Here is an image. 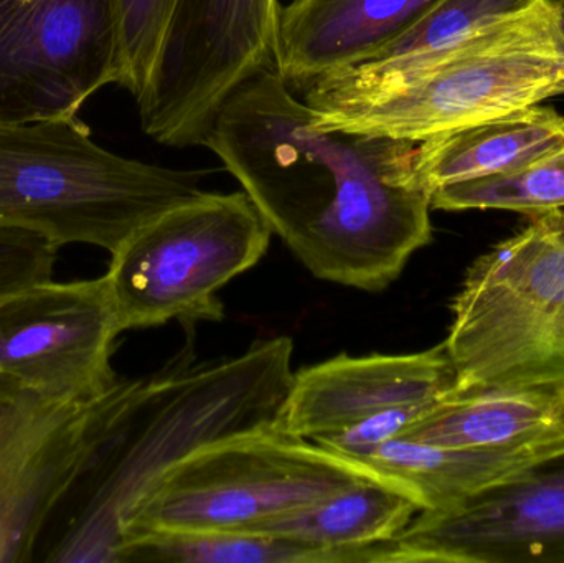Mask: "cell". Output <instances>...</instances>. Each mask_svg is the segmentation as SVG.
Here are the masks:
<instances>
[{"label": "cell", "mask_w": 564, "mask_h": 563, "mask_svg": "<svg viewBox=\"0 0 564 563\" xmlns=\"http://www.w3.org/2000/svg\"><path fill=\"white\" fill-rule=\"evenodd\" d=\"M456 387L444 344L414 354H340L294 372L274 425L314 442L381 410L433 405Z\"/></svg>", "instance_id": "7c38bea8"}, {"label": "cell", "mask_w": 564, "mask_h": 563, "mask_svg": "<svg viewBox=\"0 0 564 563\" xmlns=\"http://www.w3.org/2000/svg\"><path fill=\"white\" fill-rule=\"evenodd\" d=\"M205 175L115 154L78 116L0 124V224L56 248L112 255L155 215L200 194Z\"/></svg>", "instance_id": "277c9868"}, {"label": "cell", "mask_w": 564, "mask_h": 563, "mask_svg": "<svg viewBox=\"0 0 564 563\" xmlns=\"http://www.w3.org/2000/svg\"><path fill=\"white\" fill-rule=\"evenodd\" d=\"M421 511L420 499L406 485L380 475L247 532L281 535L317 548H365L393 541Z\"/></svg>", "instance_id": "2e32d148"}, {"label": "cell", "mask_w": 564, "mask_h": 563, "mask_svg": "<svg viewBox=\"0 0 564 563\" xmlns=\"http://www.w3.org/2000/svg\"><path fill=\"white\" fill-rule=\"evenodd\" d=\"M121 380L89 402L58 403L0 453V563L29 561L43 522L108 440Z\"/></svg>", "instance_id": "8fae6325"}, {"label": "cell", "mask_w": 564, "mask_h": 563, "mask_svg": "<svg viewBox=\"0 0 564 563\" xmlns=\"http://www.w3.org/2000/svg\"><path fill=\"white\" fill-rule=\"evenodd\" d=\"M271 238L247 192L202 191L172 205L111 255L105 277L119 327L224 320L218 293L260 263Z\"/></svg>", "instance_id": "52a82bcc"}, {"label": "cell", "mask_w": 564, "mask_h": 563, "mask_svg": "<svg viewBox=\"0 0 564 563\" xmlns=\"http://www.w3.org/2000/svg\"><path fill=\"white\" fill-rule=\"evenodd\" d=\"M106 277L33 284L0 303V376L59 402H89L118 382L121 334Z\"/></svg>", "instance_id": "9c48e42d"}, {"label": "cell", "mask_w": 564, "mask_h": 563, "mask_svg": "<svg viewBox=\"0 0 564 563\" xmlns=\"http://www.w3.org/2000/svg\"><path fill=\"white\" fill-rule=\"evenodd\" d=\"M175 0H118L122 88L135 99L148 86Z\"/></svg>", "instance_id": "44dd1931"}, {"label": "cell", "mask_w": 564, "mask_h": 563, "mask_svg": "<svg viewBox=\"0 0 564 563\" xmlns=\"http://www.w3.org/2000/svg\"><path fill=\"white\" fill-rule=\"evenodd\" d=\"M302 93L318 128L423 142L564 95V62L539 0L443 55L384 72L350 66Z\"/></svg>", "instance_id": "3957f363"}, {"label": "cell", "mask_w": 564, "mask_h": 563, "mask_svg": "<svg viewBox=\"0 0 564 563\" xmlns=\"http://www.w3.org/2000/svg\"><path fill=\"white\" fill-rule=\"evenodd\" d=\"M536 2L539 0H441L406 33L367 62L354 66L368 72H384L434 58L522 15Z\"/></svg>", "instance_id": "d6986e66"}, {"label": "cell", "mask_w": 564, "mask_h": 563, "mask_svg": "<svg viewBox=\"0 0 564 563\" xmlns=\"http://www.w3.org/2000/svg\"><path fill=\"white\" fill-rule=\"evenodd\" d=\"M58 403L0 376V453Z\"/></svg>", "instance_id": "cb8c5ba5"}, {"label": "cell", "mask_w": 564, "mask_h": 563, "mask_svg": "<svg viewBox=\"0 0 564 563\" xmlns=\"http://www.w3.org/2000/svg\"><path fill=\"white\" fill-rule=\"evenodd\" d=\"M404 563H564V450L397 538Z\"/></svg>", "instance_id": "30bf717a"}, {"label": "cell", "mask_w": 564, "mask_h": 563, "mask_svg": "<svg viewBox=\"0 0 564 563\" xmlns=\"http://www.w3.org/2000/svg\"><path fill=\"white\" fill-rule=\"evenodd\" d=\"M552 12L558 33V48L564 62V0H540Z\"/></svg>", "instance_id": "d4e9b609"}, {"label": "cell", "mask_w": 564, "mask_h": 563, "mask_svg": "<svg viewBox=\"0 0 564 563\" xmlns=\"http://www.w3.org/2000/svg\"><path fill=\"white\" fill-rule=\"evenodd\" d=\"M564 207V149L510 174L443 185L431 192L433 210H513L539 214Z\"/></svg>", "instance_id": "ffe728a7"}, {"label": "cell", "mask_w": 564, "mask_h": 563, "mask_svg": "<svg viewBox=\"0 0 564 563\" xmlns=\"http://www.w3.org/2000/svg\"><path fill=\"white\" fill-rule=\"evenodd\" d=\"M56 251L45 237L0 224V303L53 278Z\"/></svg>", "instance_id": "7402d4cb"}, {"label": "cell", "mask_w": 564, "mask_h": 563, "mask_svg": "<svg viewBox=\"0 0 564 563\" xmlns=\"http://www.w3.org/2000/svg\"><path fill=\"white\" fill-rule=\"evenodd\" d=\"M480 255L451 303L444 347L456 389H509L564 399V210L527 215Z\"/></svg>", "instance_id": "5b68a950"}, {"label": "cell", "mask_w": 564, "mask_h": 563, "mask_svg": "<svg viewBox=\"0 0 564 563\" xmlns=\"http://www.w3.org/2000/svg\"><path fill=\"white\" fill-rule=\"evenodd\" d=\"M121 562L164 563H403L397 539L365 548L330 549L263 532L148 535L131 542Z\"/></svg>", "instance_id": "ac0fdd59"}, {"label": "cell", "mask_w": 564, "mask_h": 563, "mask_svg": "<svg viewBox=\"0 0 564 563\" xmlns=\"http://www.w3.org/2000/svg\"><path fill=\"white\" fill-rule=\"evenodd\" d=\"M441 0H291L278 19L274 69L304 89L328 73L367 62Z\"/></svg>", "instance_id": "4fadbf2b"}, {"label": "cell", "mask_w": 564, "mask_h": 563, "mask_svg": "<svg viewBox=\"0 0 564 563\" xmlns=\"http://www.w3.org/2000/svg\"><path fill=\"white\" fill-rule=\"evenodd\" d=\"M433 405L394 407V409L381 410L341 432L322 436L314 442L337 455L361 463L378 446L400 436L411 423L416 422Z\"/></svg>", "instance_id": "603a6c76"}, {"label": "cell", "mask_w": 564, "mask_h": 563, "mask_svg": "<svg viewBox=\"0 0 564 563\" xmlns=\"http://www.w3.org/2000/svg\"><path fill=\"white\" fill-rule=\"evenodd\" d=\"M289 337L258 340L241 356L122 380L93 489L50 562L118 563L129 515L155 481L194 450L276 422L294 370ZM88 472V473H89Z\"/></svg>", "instance_id": "7a4b0ae2"}, {"label": "cell", "mask_w": 564, "mask_h": 563, "mask_svg": "<svg viewBox=\"0 0 564 563\" xmlns=\"http://www.w3.org/2000/svg\"><path fill=\"white\" fill-rule=\"evenodd\" d=\"M380 475L274 423L254 426L172 465L129 515L122 552L148 535L250 531Z\"/></svg>", "instance_id": "8992f818"}, {"label": "cell", "mask_w": 564, "mask_h": 563, "mask_svg": "<svg viewBox=\"0 0 564 563\" xmlns=\"http://www.w3.org/2000/svg\"><path fill=\"white\" fill-rule=\"evenodd\" d=\"M204 145L318 280L378 293L433 240L417 142L318 128L274 66L231 93Z\"/></svg>", "instance_id": "6da1fadb"}, {"label": "cell", "mask_w": 564, "mask_h": 563, "mask_svg": "<svg viewBox=\"0 0 564 563\" xmlns=\"http://www.w3.org/2000/svg\"><path fill=\"white\" fill-rule=\"evenodd\" d=\"M562 450L454 448L397 436L361 463L406 485L430 511L456 505Z\"/></svg>", "instance_id": "e0dca14e"}, {"label": "cell", "mask_w": 564, "mask_h": 563, "mask_svg": "<svg viewBox=\"0 0 564 563\" xmlns=\"http://www.w3.org/2000/svg\"><path fill=\"white\" fill-rule=\"evenodd\" d=\"M121 82L118 0H0V124L78 116Z\"/></svg>", "instance_id": "ba28073f"}, {"label": "cell", "mask_w": 564, "mask_h": 563, "mask_svg": "<svg viewBox=\"0 0 564 563\" xmlns=\"http://www.w3.org/2000/svg\"><path fill=\"white\" fill-rule=\"evenodd\" d=\"M400 436L454 448H564V399L527 390L456 389Z\"/></svg>", "instance_id": "5bb4252c"}, {"label": "cell", "mask_w": 564, "mask_h": 563, "mask_svg": "<svg viewBox=\"0 0 564 563\" xmlns=\"http://www.w3.org/2000/svg\"><path fill=\"white\" fill-rule=\"evenodd\" d=\"M564 149V118L540 105L417 142V169L430 192L456 182L510 174Z\"/></svg>", "instance_id": "9a60e30c"}]
</instances>
